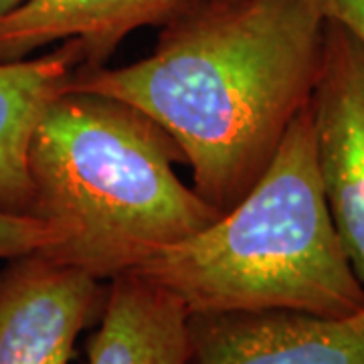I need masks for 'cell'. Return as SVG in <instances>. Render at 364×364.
Instances as JSON below:
<instances>
[{
    "label": "cell",
    "mask_w": 364,
    "mask_h": 364,
    "mask_svg": "<svg viewBox=\"0 0 364 364\" xmlns=\"http://www.w3.org/2000/svg\"><path fill=\"white\" fill-rule=\"evenodd\" d=\"M322 33L308 0H184L148 57L81 69L67 90L122 100L154 119L181 148L193 188L223 215L310 104Z\"/></svg>",
    "instance_id": "1"
},
{
    "label": "cell",
    "mask_w": 364,
    "mask_h": 364,
    "mask_svg": "<svg viewBox=\"0 0 364 364\" xmlns=\"http://www.w3.org/2000/svg\"><path fill=\"white\" fill-rule=\"evenodd\" d=\"M181 148L154 119L122 100L65 90L28 146L31 215L59 235L39 251L95 279L207 229L221 213L174 172Z\"/></svg>",
    "instance_id": "2"
},
{
    "label": "cell",
    "mask_w": 364,
    "mask_h": 364,
    "mask_svg": "<svg viewBox=\"0 0 364 364\" xmlns=\"http://www.w3.org/2000/svg\"><path fill=\"white\" fill-rule=\"evenodd\" d=\"M132 273L170 291L191 316L294 310L348 318L363 312L364 286L320 181L310 104L247 195L207 229L158 251Z\"/></svg>",
    "instance_id": "3"
},
{
    "label": "cell",
    "mask_w": 364,
    "mask_h": 364,
    "mask_svg": "<svg viewBox=\"0 0 364 364\" xmlns=\"http://www.w3.org/2000/svg\"><path fill=\"white\" fill-rule=\"evenodd\" d=\"M310 116L326 203L364 286V47L332 21H324Z\"/></svg>",
    "instance_id": "4"
},
{
    "label": "cell",
    "mask_w": 364,
    "mask_h": 364,
    "mask_svg": "<svg viewBox=\"0 0 364 364\" xmlns=\"http://www.w3.org/2000/svg\"><path fill=\"white\" fill-rule=\"evenodd\" d=\"M100 306V279L39 253L0 269V364H69Z\"/></svg>",
    "instance_id": "5"
},
{
    "label": "cell",
    "mask_w": 364,
    "mask_h": 364,
    "mask_svg": "<svg viewBox=\"0 0 364 364\" xmlns=\"http://www.w3.org/2000/svg\"><path fill=\"white\" fill-rule=\"evenodd\" d=\"M191 364H364V310L324 318L294 310L193 314Z\"/></svg>",
    "instance_id": "6"
},
{
    "label": "cell",
    "mask_w": 364,
    "mask_h": 364,
    "mask_svg": "<svg viewBox=\"0 0 364 364\" xmlns=\"http://www.w3.org/2000/svg\"><path fill=\"white\" fill-rule=\"evenodd\" d=\"M182 4L184 0H25L0 21V63L75 39L83 49L81 69H97L130 33L162 26Z\"/></svg>",
    "instance_id": "7"
},
{
    "label": "cell",
    "mask_w": 364,
    "mask_h": 364,
    "mask_svg": "<svg viewBox=\"0 0 364 364\" xmlns=\"http://www.w3.org/2000/svg\"><path fill=\"white\" fill-rule=\"evenodd\" d=\"M191 314L170 291L136 273L109 279L87 364H191Z\"/></svg>",
    "instance_id": "8"
},
{
    "label": "cell",
    "mask_w": 364,
    "mask_h": 364,
    "mask_svg": "<svg viewBox=\"0 0 364 364\" xmlns=\"http://www.w3.org/2000/svg\"><path fill=\"white\" fill-rule=\"evenodd\" d=\"M81 67L83 49L75 39L43 57L0 63V210L31 215L28 146L41 117Z\"/></svg>",
    "instance_id": "9"
},
{
    "label": "cell",
    "mask_w": 364,
    "mask_h": 364,
    "mask_svg": "<svg viewBox=\"0 0 364 364\" xmlns=\"http://www.w3.org/2000/svg\"><path fill=\"white\" fill-rule=\"evenodd\" d=\"M57 241V231L43 219L0 210V261L39 253Z\"/></svg>",
    "instance_id": "10"
},
{
    "label": "cell",
    "mask_w": 364,
    "mask_h": 364,
    "mask_svg": "<svg viewBox=\"0 0 364 364\" xmlns=\"http://www.w3.org/2000/svg\"><path fill=\"white\" fill-rule=\"evenodd\" d=\"M324 21L348 31L364 47V0H308Z\"/></svg>",
    "instance_id": "11"
},
{
    "label": "cell",
    "mask_w": 364,
    "mask_h": 364,
    "mask_svg": "<svg viewBox=\"0 0 364 364\" xmlns=\"http://www.w3.org/2000/svg\"><path fill=\"white\" fill-rule=\"evenodd\" d=\"M23 2L25 0H0V21L6 18L13 11H16Z\"/></svg>",
    "instance_id": "12"
}]
</instances>
